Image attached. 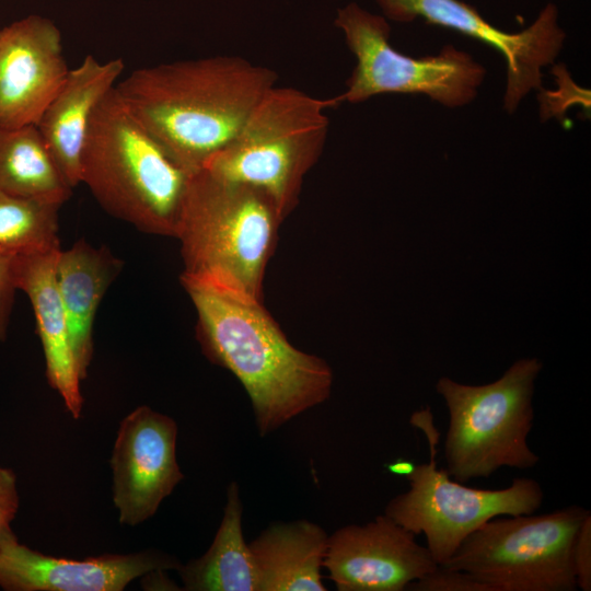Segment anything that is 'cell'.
<instances>
[{
    "instance_id": "obj_1",
    "label": "cell",
    "mask_w": 591,
    "mask_h": 591,
    "mask_svg": "<svg viewBox=\"0 0 591 591\" xmlns=\"http://www.w3.org/2000/svg\"><path fill=\"white\" fill-rule=\"evenodd\" d=\"M277 80L267 67L218 55L138 68L116 91L164 152L193 174L232 139Z\"/></svg>"
},
{
    "instance_id": "obj_2",
    "label": "cell",
    "mask_w": 591,
    "mask_h": 591,
    "mask_svg": "<svg viewBox=\"0 0 591 591\" xmlns=\"http://www.w3.org/2000/svg\"><path fill=\"white\" fill-rule=\"evenodd\" d=\"M181 282L196 311L202 352L241 382L260 437L329 397L332 368L294 347L262 300L184 276Z\"/></svg>"
},
{
    "instance_id": "obj_3",
    "label": "cell",
    "mask_w": 591,
    "mask_h": 591,
    "mask_svg": "<svg viewBox=\"0 0 591 591\" xmlns=\"http://www.w3.org/2000/svg\"><path fill=\"white\" fill-rule=\"evenodd\" d=\"M190 175L135 118L115 86L90 121L80 184L112 217L147 234L175 237Z\"/></svg>"
},
{
    "instance_id": "obj_4",
    "label": "cell",
    "mask_w": 591,
    "mask_h": 591,
    "mask_svg": "<svg viewBox=\"0 0 591 591\" xmlns=\"http://www.w3.org/2000/svg\"><path fill=\"white\" fill-rule=\"evenodd\" d=\"M282 221L264 190L206 169L193 173L175 236L184 263L181 276L262 300Z\"/></svg>"
},
{
    "instance_id": "obj_5",
    "label": "cell",
    "mask_w": 591,
    "mask_h": 591,
    "mask_svg": "<svg viewBox=\"0 0 591 591\" xmlns=\"http://www.w3.org/2000/svg\"><path fill=\"white\" fill-rule=\"evenodd\" d=\"M335 97L291 86L270 88L232 139L202 169L264 190L282 220L297 207L308 172L322 155Z\"/></svg>"
},
{
    "instance_id": "obj_6",
    "label": "cell",
    "mask_w": 591,
    "mask_h": 591,
    "mask_svg": "<svg viewBox=\"0 0 591 591\" xmlns=\"http://www.w3.org/2000/svg\"><path fill=\"white\" fill-rule=\"evenodd\" d=\"M536 358L514 362L489 384L466 385L441 378L437 392L449 410L444 442L447 472L455 480L489 477L501 467H534L540 457L528 443L533 427Z\"/></svg>"
},
{
    "instance_id": "obj_7",
    "label": "cell",
    "mask_w": 591,
    "mask_h": 591,
    "mask_svg": "<svg viewBox=\"0 0 591 591\" xmlns=\"http://www.w3.org/2000/svg\"><path fill=\"white\" fill-rule=\"evenodd\" d=\"M588 514L569 506L538 515L496 517L440 566L465 571L493 591H573L572 547Z\"/></svg>"
},
{
    "instance_id": "obj_8",
    "label": "cell",
    "mask_w": 591,
    "mask_h": 591,
    "mask_svg": "<svg viewBox=\"0 0 591 591\" xmlns=\"http://www.w3.org/2000/svg\"><path fill=\"white\" fill-rule=\"evenodd\" d=\"M410 424L425 433L430 460L416 465L406 477L409 488L387 502L384 514L416 536L424 534L438 565L444 564L462 541L487 521L535 513L543 503L544 491L532 478H514L503 489L473 488L452 480L436 462L440 432L430 407L414 413Z\"/></svg>"
},
{
    "instance_id": "obj_9",
    "label": "cell",
    "mask_w": 591,
    "mask_h": 591,
    "mask_svg": "<svg viewBox=\"0 0 591 591\" xmlns=\"http://www.w3.org/2000/svg\"><path fill=\"white\" fill-rule=\"evenodd\" d=\"M334 24L356 58L346 90L337 103H360L386 93L425 94L448 106L472 102L486 71L473 57L452 45L436 56L414 58L390 44L391 26L383 15L351 2L338 9Z\"/></svg>"
},
{
    "instance_id": "obj_10",
    "label": "cell",
    "mask_w": 591,
    "mask_h": 591,
    "mask_svg": "<svg viewBox=\"0 0 591 591\" xmlns=\"http://www.w3.org/2000/svg\"><path fill=\"white\" fill-rule=\"evenodd\" d=\"M387 20L408 23L421 19L476 38L499 51L507 63L505 109L512 113L521 100L542 88V69L554 62L566 34L558 23V10L548 3L534 22L518 33H508L486 21L461 0H375Z\"/></svg>"
},
{
    "instance_id": "obj_11",
    "label": "cell",
    "mask_w": 591,
    "mask_h": 591,
    "mask_svg": "<svg viewBox=\"0 0 591 591\" xmlns=\"http://www.w3.org/2000/svg\"><path fill=\"white\" fill-rule=\"evenodd\" d=\"M177 425L139 406L119 425L111 457L113 500L121 524L138 525L184 478L176 461Z\"/></svg>"
},
{
    "instance_id": "obj_12",
    "label": "cell",
    "mask_w": 591,
    "mask_h": 591,
    "mask_svg": "<svg viewBox=\"0 0 591 591\" xmlns=\"http://www.w3.org/2000/svg\"><path fill=\"white\" fill-rule=\"evenodd\" d=\"M437 566L427 546L384 513L328 535L323 561L339 591H403Z\"/></svg>"
},
{
    "instance_id": "obj_13",
    "label": "cell",
    "mask_w": 591,
    "mask_h": 591,
    "mask_svg": "<svg viewBox=\"0 0 591 591\" xmlns=\"http://www.w3.org/2000/svg\"><path fill=\"white\" fill-rule=\"evenodd\" d=\"M70 68L48 18L30 14L0 28V126L37 125Z\"/></svg>"
},
{
    "instance_id": "obj_14",
    "label": "cell",
    "mask_w": 591,
    "mask_h": 591,
    "mask_svg": "<svg viewBox=\"0 0 591 591\" xmlns=\"http://www.w3.org/2000/svg\"><path fill=\"white\" fill-rule=\"evenodd\" d=\"M181 566L155 551L78 560L44 555L14 534L0 544V587L8 591H121L136 578Z\"/></svg>"
},
{
    "instance_id": "obj_15",
    "label": "cell",
    "mask_w": 591,
    "mask_h": 591,
    "mask_svg": "<svg viewBox=\"0 0 591 591\" xmlns=\"http://www.w3.org/2000/svg\"><path fill=\"white\" fill-rule=\"evenodd\" d=\"M125 69L121 58L101 62L88 55L70 69L36 125L49 152L72 188L80 184V163L94 111L116 86Z\"/></svg>"
},
{
    "instance_id": "obj_16",
    "label": "cell",
    "mask_w": 591,
    "mask_h": 591,
    "mask_svg": "<svg viewBox=\"0 0 591 591\" xmlns=\"http://www.w3.org/2000/svg\"><path fill=\"white\" fill-rule=\"evenodd\" d=\"M59 251L15 254L14 276L18 290L26 294L34 312L47 381L59 393L72 417L79 418L84 404L80 387L82 379L56 279Z\"/></svg>"
},
{
    "instance_id": "obj_17",
    "label": "cell",
    "mask_w": 591,
    "mask_h": 591,
    "mask_svg": "<svg viewBox=\"0 0 591 591\" xmlns=\"http://www.w3.org/2000/svg\"><path fill=\"white\" fill-rule=\"evenodd\" d=\"M124 262L106 246L84 237L58 252L56 279L67 315L72 350L82 380L93 358V329L99 306Z\"/></svg>"
},
{
    "instance_id": "obj_18",
    "label": "cell",
    "mask_w": 591,
    "mask_h": 591,
    "mask_svg": "<svg viewBox=\"0 0 591 591\" xmlns=\"http://www.w3.org/2000/svg\"><path fill=\"white\" fill-rule=\"evenodd\" d=\"M328 534L316 523L275 522L248 543L259 591H325L323 561Z\"/></svg>"
},
{
    "instance_id": "obj_19",
    "label": "cell",
    "mask_w": 591,
    "mask_h": 591,
    "mask_svg": "<svg viewBox=\"0 0 591 591\" xmlns=\"http://www.w3.org/2000/svg\"><path fill=\"white\" fill-rule=\"evenodd\" d=\"M243 507L232 482L220 526L208 551L177 570L188 591H259L257 566L242 530Z\"/></svg>"
},
{
    "instance_id": "obj_20",
    "label": "cell",
    "mask_w": 591,
    "mask_h": 591,
    "mask_svg": "<svg viewBox=\"0 0 591 591\" xmlns=\"http://www.w3.org/2000/svg\"><path fill=\"white\" fill-rule=\"evenodd\" d=\"M72 189L36 125L0 126V192L62 206Z\"/></svg>"
},
{
    "instance_id": "obj_21",
    "label": "cell",
    "mask_w": 591,
    "mask_h": 591,
    "mask_svg": "<svg viewBox=\"0 0 591 591\" xmlns=\"http://www.w3.org/2000/svg\"><path fill=\"white\" fill-rule=\"evenodd\" d=\"M60 207L0 192V247L16 255L60 250Z\"/></svg>"
},
{
    "instance_id": "obj_22",
    "label": "cell",
    "mask_w": 591,
    "mask_h": 591,
    "mask_svg": "<svg viewBox=\"0 0 591 591\" xmlns=\"http://www.w3.org/2000/svg\"><path fill=\"white\" fill-rule=\"evenodd\" d=\"M413 591H493L472 575L438 565L432 571L408 584Z\"/></svg>"
},
{
    "instance_id": "obj_23",
    "label": "cell",
    "mask_w": 591,
    "mask_h": 591,
    "mask_svg": "<svg viewBox=\"0 0 591 591\" xmlns=\"http://www.w3.org/2000/svg\"><path fill=\"white\" fill-rule=\"evenodd\" d=\"M14 255L0 247V343L7 338L18 291L14 276Z\"/></svg>"
},
{
    "instance_id": "obj_24",
    "label": "cell",
    "mask_w": 591,
    "mask_h": 591,
    "mask_svg": "<svg viewBox=\"0 0 591 591\" xmlns=\"http://www.w3.org/2000/svg\"><path fill=\"white\" fill-rule=\"evenodd\" d=\"M572 564L577 588L591 590V514L582 521L572 547Z\"/></svg>"
},
{
    "instance_id": "obj_25",
    "label": "cell",
    "mask_w": 591,
    "mask_h": 591,
    "mask_svg": "<svg viewBox=\"0 0 591 591\" xmlns=\"http://www.w3.org/2000/svg\"><path fill=\"white\" fill-rule=\"evenodd\" d=\"M19 509L15 474L0 466V544L13 535L11 522Z\"/></svg>"
},
{
    "instance_id": "obj_26",
    "label": "cell",
    "mask_w": 591,
    "mask_h": 591,
    "mask_svg": "<svg viewBox=\"0 0 591 591\" xmlns=\"http://www.w3.org/2000/svg\"><path fill=\"white\" fill-rule=\"evenodd\" d=\"M416 464L406 460H397L387 465V470L395 475L407 477L415 470Z\"/></svg>"
}]
</instances>
